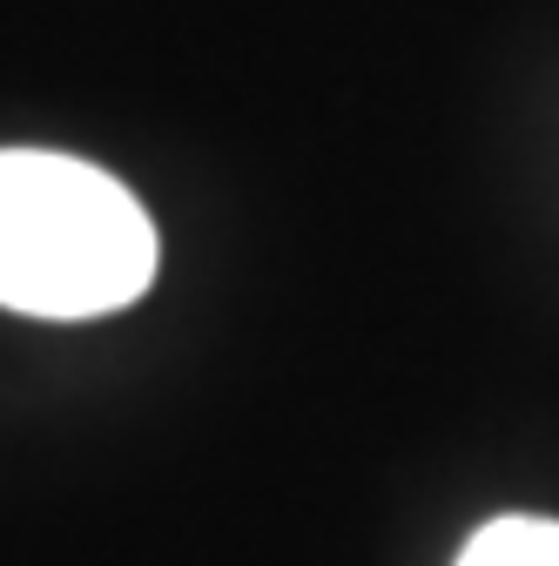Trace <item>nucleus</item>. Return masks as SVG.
Here are the masks:
<instances>
[{"instance_id":"nucleus-2","label":"nucleus","mask_w":559,"mask_h":566,"mask_svg":"<svg viewBox=\"0 0 559 566\" xmlns=\"http://www.w3.org/2000/svg\"><path fill=\"white\" fill-rule=\"evenodd\" d=\"M458 566H559V520L506 513L493 526H478L458 553Z\"/></svg>"},{"instance_id":"nucleus-1","label":"nucleus","mask_w":559,"mask_h":566,"mask_svg":"<svg viewBox=\"0 0 559 566\" xmlns=\"http://www.w3.org/2000/svg\"><path fill=\"white\" fill-rule=\"evenodd\" d=\"M156 276V223L108 169L0 149V311L82 324L128 311Z\"/></svg>"}]
</instances>
